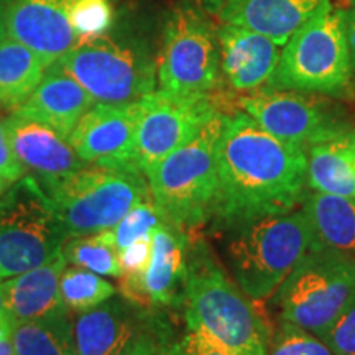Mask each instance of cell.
<instances>
[{"label":"cell","mask_w":355,"mask_h":355,"mask_svg":"<svg viewBox=\"0 0 355 355\" xmlns=\"http://www.w3.org/2000/svg\"><path fill=\"white\" fill-rule=\"evenodd\" d=\"M63 255L68 263L101 277H122L119 250L114 243L112 229L96 234L69 235L63 245Z\"/></svg>","instance_id":"26"},{"label":"cell","mask_w":355,"mask_h":355,"mask_svg":"<svg viewBox=\"0 0 355 355\" xmlns=\"http://www.w3.org/2000/svg\"><path fill=\"white\" fill-rule=\"evenodd\" d=\"M13 0H0V42L8 38V17Z\"/></svg>","instance_id":"36"},{"label":"cell","mask_w":355,"mask_h":355,"mask_svg":"<svg viewBox=\"0 0 355 355\" xmlns=\"http://www.w3.org/2000/svg\"><path fill=\"white\" fill-rule=\"evenodd\" d=\"M345 20V37H347L350 68H352V79L355 84V7L349 12H344Z\"/></svg>","instance_id":"35"},{"label":"cell","mask_w":355,"mask_h":355,"mask_svg":"<svg viewBox=\"0 0 355 355\" xmlns=\"http://www.w3.org/2000/svg\"><path fill=\"white\" fill-rule=\"evenodd\" d=\"M180 344L184 355H230L214 339L198 329H189Z\"/></svg>","instance_id":"32"},{"label":"cell","mask_w":355,"mask_h":355,"mask_svg":"<svg viewBox=\"0 0 355 355\" xmlns=\"http://www.w3.org/2000/svg\"><path fill=\"white\" fill-rule=\"evenodd\" d=\"M229 115L217 112L196 137L146 175L155 204L178 227L196 229L212 217L219 188V144Z\"/></svg>","instance_id":"4"},{"label":"cell","mask_w":355,"mask_h":355,"mask_svg":"<svg viewBox=\"0 0 355 355\" xmlns=\"http://www.w3.org/2000/svg\"><path fill=\"white\" fill-rule=\"evenodd\" d=\"M162 355H184V352L183 349H181V344H173L163 349Z\"/></svg>","instance_id":"39"},{"label":"cell","mask_w":355,"mask_h":355,"mask_svg":"<svg viewBox=\"0 0 355 355\" xmlns=\"http://www.w3.org/2000/svg\"><path fill=\"white\" fill-rule=\"evenodd\" d=\"M268 355H332L319 337L295 324L283 322L277 336L270 339Z\"/></svg>","instance_id":"29"},{"label":"cell","mask_w":355,"mask_h":355,"mask_svg":"<svg viewBox=\"0 0 355 355\" xmlns=\"http://www.w3.org/2000/svg\"><path fill=\"white\" fill-rule=\"evenodd\" d=\"M3 127L21 168L42 186L58 183L87 165L69 140L46 123L12 112Z\"/></svg>","instance_id":"16"},{"label":"cell","mask_w":355,"mask_h":355,"mask_svg":"<svg viewBox=\"0 0 355 355\" xmlns=\"http://www.w3.org/2000/svg\"><path fill=\"white\" fill-rule=\"evenodd\" d=\"M10 339L15 355H76L73 324L64 306L40 319L13 324Z\"/></svg>","instance_id":"25"},{"label":"cell","mask_w":355,"mask_h":355,"mask_svg":"<svg viewBox=\"0 0 355 355\" xmlns=\"http://www.w3.org/2000/svg\"><path fill=\"white\" fill-rule=\"evenodd\" d=\"M48 64L32 48L6 38L0 42V109L15 110L42 81Z\"/></svg>","instance_id":"24"},{"label":"cell","mask_w":355,"mask_h":355,"mask_svg":"<svg viewBox=\"0 0 355 355\" xmlns=\"http://www.w3.org/2000/svg\"><path fill=\"white\" fill-rule=\"evenodd\" d=\"M220 107L216 96H175L155 89L140 99L135 158L146 176L166 155L196 137ZM225 112V110H224Z\"/></svg>","instance_id":"13"},{"label":"cell","mask_w":355,"mask_h":355,"mask_svg":"<svg viewBox=\"0 0 355 355\" xmlns=\"http://www.w3.org/2000/svg\"><path fill=\"white\" fill-rule=\"evenodd\" d=\"M10 184H12V181H8V180H6V178L0 176V198L3 196V193H6L8 188H10Z\"/></svg>","instance_id":"40"},{"label":"cell","mask_w":355,"mask_h":355,"mask_svg":"<svg viewBox=\"0 0 355 355\" xmlns=\"http://www.w3.org/2000/svg\"><path fill=\"white\" fill-rule=\"evenodd\" d=\"M163 349L165 345L158 343L150 332H140L121 355H162Z\"/></svg>","instance_id":"34"},{"label":"cell","mask_w":355,"mask_h":355,"mask_svg":"<svg viewBox=\"0 0 355 355\" xmlns=\"http://www.w3.org/2000/svg\"><path fill=\"white\" fill-rule=\"evenodd\" d=\"M43 189L69 235L114 229L133 206L152 198L148 180L137 168L92 163Z\"/></svg>","instance_id":"7"},{"label":"cell","mask_w":355,"mask_h":355,"mask_svg":"<svg viewBox=\"0 0 355 355\" xmlns=\"http://www.w3.org/2000/svg\"><path fill=\"white\" fill-rule=\"evenodd\" d=\"M331 0H225L219 17L225 25L265 35L285 46L293 35Z\"/></svg>","instance_id":"19"},{"label":"cell","mask_w":355,"mask_h":355,"mask_svg":"<svg viewBox=\"0 0 355 355\" xmlns=\"http://www.w3.org/2000/svg\"><path fill=\"white\" fill-rule=\"evenodd\" d=\"M230 232V273L252 301L272 298L301 259L318 247L304 209L265 216Z\"/></svg>","instance_id":"3"},{"label":"cell","mask_w":355,"mask_h":355,"mask_svg":"<svg viewBox=\"0 0 355 355\" xmlns=\"http://www.w3.org/2000/svg\"><path fill=\"white\" fill-rule=\"evenodd\" d=\"M0 319H7L8 321L7 308H6V293H3V283H0Z\"/></svg>","instance_id":"38"},{"label":"cell","mask_w":355,"mask_h":355,"mask_svg":"<svg viewBox=\"0 0 355 355\" xmlns=\"http://www.w3.org/2000/svg\"><path fill=\"white\" fill-rule=\"evenodd\" d=\"M97 102L58 63L48 66L42 81L12 112L46 123L66 139Z\"/></svg>","instance_id":"18"},{"label":"cell","mask_w":355,"mask_h":355,"mask_svg":"<svg viewBox=\"0 0 355 355\" xmlns=\"http://www.w3.org/2000/svg\"><path fill=\"white\" fill-rule=\"evenodd\" d=\"M332 355H355V300L321 337Z\"/></svg>","instance_id":"30"},{"label":"cell","mask_w":355,"mask_h":355,"mask_svg":"<svg viewBox=\"0 0 355 355\" xmlns=\"http://www.w3.org/2000/svg\"><path fill=\"white\" fill-rule=\"evenodd\" d=\"M220 76L214 25L191 3L173 8L157 60V89L175 96H212Z\"/></svg>","instance_id":"10"},{"label":"cell","mask_w":355,"mask_h":355,"mask_svg":"<svg viewBox=\"0 0 355 355\" xmlns=\"http://www.w3.org/2000/svg\"><path fill=\"white\" fill-rule=\"evenodd\" d=\"M186 321L230 355H268L272 334L252 300L207 255L196 250L184 285Z\"/></svg>","instance_id":"2"},{"label":"cell","mask_w":355,"mask_h":355,"mask_svg":"<svg viewBox=\"0 0 355 355\" xmlns=\"http://www.w3.org/2000/svg\"><path fill=\"white\" fill-rule=\"evenodd\" d=\"M152 257V235H146L119 252L122 275H141Z\"/></svg>","instance_id":"31"},{"label":"cell","mask_w":355,"mask_h":355,"mask_svg":"<svg viewBox=\"0 0 355 355\" xmlns=\"http://www.w3.org/2000/svg\"><path fill=\"white\" fill-rule=\"evenodd\" d=\"M239 105L263 130L306 152L311 145L350 128L334 104L321 94L261 87L241 97Z\"/></svg>","instance_id":"12"},{"label":"cell","mask_w":355,"mask_h":355,"mask_svg":"<svg viewBox=\"0 0 355 355\" xmlns=\"http://www.w3.org/2000/svg\"><path fill=\"white\" fill-rule=\"evenodd\" d=\"M68 237L37 178L21 176L0 198V279L55 260Z\"/></svg>","instance_id":"9"},{"label":"cell","mask_w":355,"mask_h":355,"mask_svg":"<svg viewBox=\"0 0 355 355\" xmlns=\"http://www.w3.org/2000/svg\"><path fill=\"white\" fill-rule=\"evenodd\" d=\"M115 286L101 275L69 266L64 268L60 279L61 303L71 313L81 314L84 311L96 308L97 304L114 298Z\"/></svg>","instance_id":"27"},{"label":"cell","mask_w":355,"mask_h":355,"mask_svg":"<svg viewBox=\"0 0 355 355\" xmlns=\"http://www.w3.org/2000/svg\"><path fill=\"white\" fill-rule=\"evenodd\" d=\"M24 171L25 170L21 168L19 159L15 158V155L12 152L3 122L0 121V176L15 183L17 180L24 176Z\"/></svg>","instance_id":"33"},{"label":"cell","mask_w":355,"mask_h":355,"mask_svg":"<svg viewBox=\"0 0 355 355\" xmlns=\"http://www.w3.org/2000/svg\"><path fill=\"white\" fill-rule=\"evenodd\" d=\"M165 220L166 217L163 216V212L155 204L153 198L145 199V201L133 206L112 229L115 247L121 252L122 248L130 245L132 242L146 237V235H152L153 230L159 227Z\"/></svg>","instance_id":"28"},{"label":"cell","mask_w":355,"mask_h":355,"mask_svg":"<svg viewBox=\"0 0 355 355\" xmlns=\"http://www.w3.org/2000/svg\"><path fill=\"white\" fill-rule=\"evenodd\" d=\"M66 265L64 255L37 268L8 278L3 283L7 318L10 324L40 319L63 308L60 296V279Z\"/></svg>","instance_id":"21"},{"label":"cell","mask_w":355,"mask_h":355,"mask_svg":"<svg viewBox=\"0 0 355 355\" xmlns=\"http://www.w3.org/2000/svg\"><path fill=\"white\" fill-rule=\"evenodd\" d=\"M347 97L354 91L344 10L326 3L283 46L268 86Z\"/></svg>","instance_id":"6"},{"label":"cell","mask_w":355,"mask_h":355,"mask_svg":"<svg viewBox=\"0 0 355 355\" xmlns=\"http://www.w3.org/2000/svg\"><path fill=\"white\" fill-rule=\"evenodd\" d=\"M132 306L110 298L79 314L73 324L76 355H121L140 334Z\"/></svg>","instance_id":"20"},{"label":"cell","mask_w":355,"mask_h":355,"mask_svg":"<svg viewBox=\"0 0 355 355\" xmlns=\"http://www.w3.org/2000/svg\"><path fill=\"white\" fill-rule=\"evenodd\" d=\"M188 277V237L165 220L152 234V257L141 275H122L119 290L133 306H170L184 291Z\"/></svg>","instance_id":"15"},{"label":"cell","mask_w":355,"mask_h":355,"mask_svg":"<svg viewBox=\"0 0 355 355\" xmlns=\"http://www.w3.org/2000/svg\"><path fill=\"white\" fill-rule=\"evenodd\" d=\"M101 104H130L157 89V60L141 40L117 26L78 43L55 61Z\"/></svg>","instance_id":"5"},{"label":"cell","mask_w":355,"mask_h":355,"mask_svg":"<svg viewBox=\"0 0 355 355\" xmlns=\"http://www.w3.org/2000/svg\"><path fill=\"white\" fill-rule=\"evenodd\" d=\"M308 196V152L263 130L250 115H229L219 144V188L212 217L234 230L298 209Z\"/></svg>","instance_id":"1"},{"label":"cell","mask_w":355,"mask_h":355,"mask_svg":"<svg viewBox=\"0 0 355 355\" xmlns=\"http://www.w3.org/2000/svg\"><path fill=\"white\" fill-rule=\"evenodd\" d=\"M308 188L313 193L355 198V128L309 146Z\"/></svg>","instance_id":"22"},{"label":"cell","mask_w":355,"mask_h":355,"mask_svg":"<svg viewBox=\"0 0 355 355\" xmlns=\"http://www.w3.org/2000/svg\"><path fill=\"white\" fill-rule=\"evenodd\" d=\"M115 19V0H13L8 37L51 66L78 43L109 30Z\"/></svg>","instance_id":"11"},{"label":"cell","mask_w":355,"mask_h":355,"mask_svg":"<svg viewBox=\"0 0 355 355\" xmlns=\"http://www.w3.org/2000/svg\"><path fill=\"white\" fill-rule=\"evenodd\" d=\"M303 209L313 224L318 247L343 252L355 260V198L311 191Z\"/></svg>","instance_id":"23"},{"label":"cell","mask_w":355,"mask_h":355,"mask_svg":"<svg viewBox=\"0 0 355 355\" xmlns=\"http://www.w3.org/2000/svg\"><path fill=\"white\" fill-rule=\"evenodd\" d=\"M225 0H186V3H191L199 10L206 13H217L219 15L222 6H224Z\"/></svg>","instance_id":"37"},{"label":"cell","mask_w":355,"mask_h":355,"mask_svg":"<svg viewBox=\"0 0 355 355\" xmlns=\"http://www.w3.org/2000/svg\"><path fill=\"white\" fill-rule=\"evenodd\" d=\"M217 38L222 76L234 91L255 92L268 86L283 46L265 35L225 24L217 30Z\"/></svg>","instance_id":"17"},{"label":"cell","mask_w":355,"mask_h":355,"mask_svg":"<svg viewBox=\"0 0 355 355\" xmlns=\"http://www.w3.org/2000/svg\"><path fill=\"white\" fill-rule=\"evenodd\" d=\"M354 300L355 260L327 247L311 248L273 295L283 322L319 339Z\"/></svg>","instance_id":"8"},{"label":"cell","mask_w":355,"mask_h":355,"mask_svg":"<svg viewBox=\"0 0 355 355\" xmlns=\"http://www.w3.org/2000/svg\"><path fill=\"white\" fill-rule=\"evenodd\" d=\"M140 101L92 105L68 137L86 163L110 168H137L135 145Z\"/></svg>","instance_id":"14"}]
</instances>
